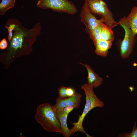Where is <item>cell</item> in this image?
I'll return each mask as SVG.
<instances>
[{
  "mask_svg": "<svg viewBox=\"0 0 137 137\" xmlns=\"http://www.w3.org/2000/svg\"><path fill=\"white\" fill-rule=\"evenodd\" d=\"M42 27L37 23L31 28L23 27L18 20L12 32L11 42L7 48L0 55V61L5 69H8L16 58L28 55L32 52V45L37 37L40 35Z\"/></svg>",
  "mask_w": 137,
  "mask_h": 137,
  "instance_id": "cell-1",
  "label": "cell"
},
{
  "mask_svg": "<svg viewBox=\"0 0 137 137\" xmlns=\"http://www.w3.org/2000/svg\"><path fill=\"white\" fill-rule=\"evenodd\" d=\"M35 118L47 131L61 134L60 123L54 106L48 103L40 105L37 108Z\"/></svg>",
  "mask_w": 137,
  "mask_h": 137,
  "instance_id": "cell-2",
  "label": "cell"
},
{
  "mask_svg": "<svg viewBox=\"0 0 137 137\" xmlns=\"http://www.w3.org/2000/svg\"><path fill=\"white\" fill-rule=\"evenodd\" d=\"M81 88L85 93L86 103L82 113L79 116L78 121L73 124L74 126L71 129V136L76 132H80L85 134L87 137H90L86 133L83 128V121L90 111L96 107H102L104 103L95 94L93 88L89 86L87 83H85L82 85Z\"/></svg>",
  "mask_w": 137,
  "mask_h": 137,
  "instance_id": "cell-3",
  "label": "cell"
},
{
  "mask_svg": "<svg viewBox=\"0 0 137 137\" xmlns=\"http://www.w3.org/2000/svg\"><path fill=\"white\" fill-rule=\"evenodd\" d=\"M84 5L92 14L100 16L104 23L111 29L119 24L114 21L112 12L102 0H85Z\"/></svg>",
  "mask_w": 137,
  "mask_h": 137,
  "instance_id": "cell-4",
  "label": "cell"
},
{
  "mask_svg": "<svg viewBox=\"0 0 137 137\" xmlns=\"http://www.w3.org/2000/svg\"><path fill=\"white\" fill-rule=\"evenodd\" d=\"M37 6L42 9H50L53 11L65 12L73 14L77 11V9L69 0H39Z\"/></svg>",
  "mask_w": 137,
  "mask_h": 137,
  "instance_id": "cell-5",
  "label": "cell"
},
{
  "mask_svg": "<svg viewBox=\"0 0 137 137\" xmlns=\"http://www.w3.org/2000/svg\"><path fill=\"white\" fill-rule=\"evenodd\" d=\"M118 23L125 31L124 37L121 44L120 53L122 58L126 59L132 52L136 42V38L131 29L125 16L121 18Z\"/></svg>",
  "mask_w": 137,
  "mask_h": 137,
  "instance_id": "cell-6",
  "label": "cell"
},
{
  "mask_svg": "<svg viewBox=\"0 0 137 137\" xmlns=\"http://www.w3.org/2000/svg\"><path fill=\"white\" fill-rule=\"evenodd\" d=\"M80 16V22L85 25V30L89 35L100 23H103V20H98L83 5L82 7Z\"/></svg>",
  "mask_w": 137,
  "mask_h": 137,
  "instance_id": "cell-7",
  "label": "cell"
},
{
  "mask_svg": "<svg viewBox=\"0 0 137 137\" xmlns=\"http://www.w3.org/2000/svg\"><path fill=\"white\" fill-rule=\"evenodd\" d=\"M81 97V95L77 92L72 96L65 98L62 99L58 97L56 100V104L54 106L55 110V111L62 110L67 106L78 108L80 106Z\"/></svg>",
  "mask_w": 137,
  "mask_h": 137,
  "instance_id": "cell-8",
  "label": "cell"
},
{
  "mask_svg": "<svg viewBox=\"0 0 137 137\" xmlns=\"http://www.w3.org/2000/svg\"><path fill=\"white\" fill-rule=\"evenodd\" d=\"M78 63L84 66L87 70L88 73L87 83L89 86L93 88H96L101 85L103 82V79L96 74L89 65L79 62Z\"/></svg>",
  "mask_w": 137,
  "mask_h": 137,
  "instance_id": "cell-9",
  "label": "cell"
},
{
  "mask_svg": "<svg viewBox=\"0 0 137 137\" xmlns=\"http://www.w3.org/2000/svg\"><path fill=\"white\" fill-rule=\"evenodd\" d=\"M55 111L60 124L61 134L65 137H69L71 136V129L68 128L67 123V119L68 114L65 112L63 110Z\"/></svg>",
  "mask_w": 137,
  "mask_h": 137,
  "instance_id": "cell-10",
  "label": "cell"
},
{
  "mask_svg": "<svg viewBox=\"0 0 137 137\" xmlns=\"http://www.w3.org/2000/svg\"><path fill=\"white\" fill-rule=\"evenodd\" d=\"M113 41L101 40L95 46V53L98 56L102 57L107 56L108 50L111 47Z\"/></svg>",
  "mask_w": 137,
  "mask_h": 137,
  "instance_id": "cell-11",
  "label": "cell"
},
{
  "mask_svg": "<svg viewBox=\"0 0 137 137\" xmlns=\"http://www.w3.org/2000/svg\"><path fill=\"white\" fill-rule=\"evenodd\" d=\"M128 22L133 34H137V7L134 6L127 18Z\"/></svg>",
  "mask_w": 137,
  "mask_h": 137,
  "instance_id": "cell-12",
  "label": "cell"
},
{
  "mask_svg": "<svg viewBox=\"0 0 137 137\" xmlns=\"http://www.w3.org/2000/svg\"><path fill=\"white\" fill-rule=\"evenodd\" d=\"M101 40L113 41L114 39V33L112 29L103 23H101Z\"/></svg>",
  "mask_w": 137,
  "mask_h": 137,
  "instance_id": "cell-13",
  "label": "cell"
},
{
  "mask_svg": "<svg viewBox=\"0 0 137 137\" xmlns=\"http://www.w3.org/2000/svg\"><path fill=\"white\" fill-rule=\"evenodd\" d=\"M58 97L62 99L70 97L75 94V91L73 89L63 86L58 88Z\"/></svg>",
  "mask_w": 137,
  "mask_h": 137,
  "instance_id": "cell-14",
  "label": "cell"
},
{
  "mask_svg": "<svg viewBox=\"0 0 137 137\" xmlns=\"http://www.w3.org/2000/svg\"><path fill=\"white\" fill-rule=\"evenodd\" d=\"M15 0H2L0 3V14L4 15L6 12L15 5Z\"/></svg>",
  "mask_w": 137,
  "mask_h": 137,
  "instance_id": "cell-15",
  "label": "cell"
},
{
  "mask_svg": "<svg viewBox=\"0 0 137 137\" xmlns=\"http://www.w3.org/2000/svg\"><path fill=\"white\" fill-rule=\"evenodd\" d=\"M18 20L16 19H9L5 26V27L8 31V40L10 43L12 36V31L16 27Z\"/></svg>",
  "mask_w": 137,
  "mask_h": 137,
  "instance_id": "cell-16",
  "label": "cell"
},
{
  "mask_svg": "<svg viewBox=\"0 0 137 137\" xmlns=\"http://www.w3.org/2000/svg\"><path fill=\"white\" fill-rule=\"evenodd\" d=\"M101 23L98 25L89 35L90 38L92 40L95 46L98 42L101 40Z\"/></svg>",
  "mask_w": 137,
  "mask_h": 137,
  "instance_id": "cell-17",
  "label": "cell"
},
{
  "mask_svg": "<svg viewBox=\"0 0 137 137\" xmlns=\"http://www.w3.org/2000/svg\"><path fill=\"white\" fill-rule=\"evenodd\" d=\"M119 137H137V127L136 122L134 123L132 131L131 133L125 132L121 133L118 135Z\"/></svg>",
  "mask_w": 137,
  "mask_h": 137,
  "instance_id": "cell-18",
  "label": "cell"
},
{
  "mask_svg": "<svg viewBox=\"0 0 137 137\" xmlns=\"http://www.w3.org/2000/svg\"><path fill=\"white\" fill-rule=\"evenodd\" d=\"M8 43L5 38H3L0 42V49H4L8 47Z\"/></svg>",
  "mask_w": 137,
  "mask_h": 137,
  "instance_id": "cell-19",
  "label": "cell"
},
{
  "mask_svg": "<svg viewBox=\"0 0 137 137\" xmlns=\"http://www.w3.org/2000/svg\"><path fill=\"white\" fill-rule=\"evenodd\" d=\"M74 108V107L72 106H67L65 107L63 109V111L65 113L68 114L71 112Z\"/></svg>",
  "mask_w": 137,
  "mask_h": 137,
  "instance_id": "cell-20",
  "label": "cell"
}]
</instances>
